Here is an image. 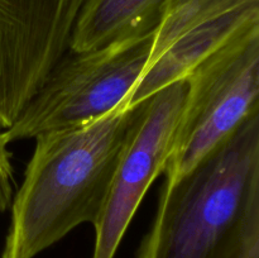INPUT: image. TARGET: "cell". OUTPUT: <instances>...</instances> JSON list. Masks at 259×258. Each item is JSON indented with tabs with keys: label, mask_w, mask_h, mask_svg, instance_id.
Here are the masks:
<instances>
[{
	"label": "cell",
	"mask_w": 259,
	"mask_h": 258,
	"mask_svg": "<svg viewBox=\"0 0 259 258\" xmlns=\"http://www.w3.org/2000/svg\"><path fill=\"white\" fill-rule=\"evenodd\" d=\"M137 113L125 100L93 120L35 137L2 258H34L78 225L94 227Z\"/></svg>",
	"instance_id": "cell-1"
},
{
	"label": "cell",
	"mask_w": 259,
	"mask_h": 258,
	"mask_svg": "<svg viewBox=\"0 0 259 258\" xmlns=\"http://www.w3.org/2000/svg\"><path fill=\"white\" fill-rule=\"evenodd\" d=\"M137 258H259V113L163 182Z\"/></svg>",
	"instance_id": "cell-2"
},
{
	"label": "cell",
	"mask_w": 259,
	"mask_h": 258,
	"mask_svg": "<svg viewBox=\"0 0 259 258\" xmlns=\"http://www.w3.org/2000/svg\"><path fill=\"white\" fill-rule=\"evenodd\" d=\"M185 80L186 100L163 171L167 182L187 174L259 113V28L215 51Z\"/></svg>",
	"instance_id": "cell-3"
},
{
	"label": "cell",
	"mask_w": 259,
	"mask_h": 258,
	"mask_svg": "<svg viewBox=\"0 0 259 258\" xmlns=\"http://www.w3.org/2000/svg\"><path fill=\"white\" fill-rule=\"evenodd\" d=\"M153 38L152 32L65 56L5 129L10 143L93 120L120 105L146 70Z\"/></svg>",
	"instance_id": "cell-4"
},
{
	"label": "cell",
	"mask_w": 259,
	"mask_h": 258,
	"mask_svg": "<svg viewBox=\"0 0 259 258\" xmlns=\"http://www.w3.org/2000/svg\"><path fill=\"white\" fill-rule=\"evenodd\" d=\"M259 28V0H166L143 75L126 99L137 106L184 80L230 40Z\"/></svg>",
	"instance_id": "cell-5"
},
{
	"label": "cell",
	"mask_w": 259,
	"mask_h": 258,
	"mask_svg": "<svg viewBox=\"0 0 259 258\" xmlns=\"http://www.w3.org/2000/svg\"><path fill=\"white\" fill-rule=\"evenodd\" d=\"M179 80L138 105L136 121L115 169L103 210L94 224L93 258H114L154 180L163 175L186 100Z\"/></svg>",
	"instance_id": "cell-6"
},
{
	"label": "cell",
	"mask_w": 259,
	"mask_h": 258,
	"mask_svg": "<svg viewBox=\"0 0 259 258\" xmlns=\"http://www.w3.org/2000/svg\"><path fill=\"white\" fill-rule=\"evenodd\" d=\"M55 66L20 0H0V129L10 128Z\"/></svg>",
	"instance_id": "cell-7"
},
{
	"label": "cell",
	"mask_w": 259,
	"mask_h": 258,
	"mask_svg": "<svg viewBox=\"0 0 259 258\" xmlns=\"http://www.w3.org/2000/svg\"><path fill=\"white\" fill-rule=\"evenodd\" d=\"M166 0H85L71 37V52L98 50L156 30Z\"/></svg>",
	"instance_id": "cell-8"
},
{
	"label": "cell",
	"mask_w": 259,
	"mask_h": 258,
	"mask_svg": "<svg viewBox=\"0 0 259 258\" xmlns=\"http://www.w3.org/2000/svg\"><path fill=\"white\" fill-rule=\"evenodd\" d=\"M5 131L0 129V212L10 209L13 201V166L12 153Z\"/></svg>",
	"instance_id": "cell-9"
}]
</instances>
